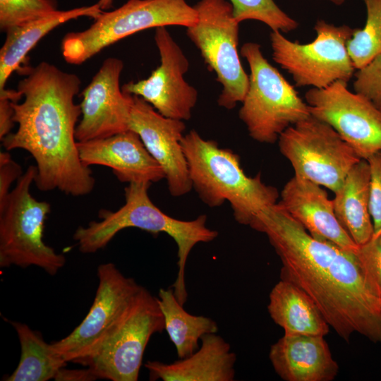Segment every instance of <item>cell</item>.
Returning a JSON list of instances; mask_svg holds the SVG:
<instances>
[{
  "instance_id": "obj_1",
  "label": "cell",
  "mask_w": 381,
  "mask_h": 381,
  "mask_svg": "<svg viewBox=\"0 0 381 381\" xmlns=\"http://www.w3.org/2000/svg\"><path fill=\"white\" fill-rule=\"evenodd\" d=\"M250 226L267 235L282 264L281 279L303 290L339 337L349 341L356 332L381 342V304L355 250L314 238L277 203L261 210Z\"/></svg>"
},
{
  "instance_id": "obj_2",
  "label": "cell",
  "mask_w": 381,
  "mask_h": 381,
  "mask_svg": "<svg viewBox=\"0 0 381 381\" xmlns=\"http://www.w3.org/2000/svg\"><path fill=\"white\" fill-rule=\"evenodd\" d=\"M25 70L17 87L24 99L11 102L18 128L1 140L4 147L31 155L37 168L34 183L40 190H59L74 197L90 193L95 180L80 159L75 138L81 109L74 97L80 78L45 61Z\"/></svg>"
},
{
  "instance_id": "obj_3",
  "label": "cell",
  "mask_w": 381,
  "mask_h": 381,
  "mask_svg": "<svg viewBox=\"0 0 381 381\" xmlns=\"http://www.w3.org/2000/svg\"><path fill=\"white\" fill-rule=\"evenodd\" d=\"M149 182H133L124 188L125 203L116 211L101 210L99 221L87 226H78L73 239L83 253H95L105 248L113 238L126 228H138L152 234L165 233L177 246L178 273L172 289L179 302L184 305L188 293L185 272L188 257L199 243H209L218 236V231L206 226L207 216L193 220H180L162 212L151 200Z\"/></svg>"
},
{
  "instance_id": "obj_4",
  "label": "cell",
  "mask_w": 381,
  "mask_h": 381,
  "mask_svg": "<svg viewBox=\"0 0 381 381\" xmlns=\"http://www.w3.org/2000/svg\"><path fill=\"white\" fill-rule=\"evenodd\" d=\"M192 188L210 207L229 202L235 220L250 226L263 209L277 203L278 190L246 174L239 156L221 148L213 140L204 139L191 130L182 139Z\"/></svg>"
},
{
  "instance_id": "obj_5",
  "label": "cell",
  "mask_w": 381,
  "mask_h": 381,
  "mask_svg": "<svg viewBox=\"0 0 381 381\" xmlns=\"http://www.w3.org/2000/svg\"><path fill=\"white\" fill-rule=\"evenodd\" d=\"M36 174V166H29L0 201V267L35 266L54 276L65 265L66 258L44 241L51 205L36 200L30 192Z\"/></svg>"
},
{
  "instance_id": "obj_6",
  "label": "cell",
  "mask_w": 381,
  "mask_h": 381,
  "mask_svg": "<svg viewBox=\"0 0 381 381\" xmlns=\"http://www.w3.org/2000/svg\"><path fill=\"white\" fill-rule=\"evenodd\" d=\"M240 53L248 64L250 75L239 119L252 139L274 143L286 129L310 116L308 106L265 58L259 44L246 42Z\"/></svg>"
},
{
  "instance_id": "obj_7",
  "label": "cell",
  "mask_w": 381,
  "mask_h": 381,
  "mask_svg": "<svg viewBox=\"0 0 381 381\" xmlns=\"http://www.w3.org/2000/svg\"><path fill=\"white\" fill-rule=\"evenodd\" d=\"M198 13L186 0H128L102 13L86 30L67 33L61 42L66 62L79 65L107 47L136 32L171 25H194Z\"/></svg>"
},
{
  "instance_id": "obj_8",
  "label": "cell",
  "mask_w": 381,
  "mask_h": 381,
  "mask_svg": "<svg viewBox=\"0 0 381 381\" xmlns=\"http://www.w3.org/2000/svg\"><path fill=\"white\" fill-rule=\"evenodd\" d=\"M194 8L198 20L187 28V35L222 85L218 105L232 109L242 102L249 84L238 51L240 23L228 0H200Z\"/></svg>"
},
{
  "instance_id": "obj_9",
  "label": "cell",
  "mask_w": 381,
  "mask_h": 381,
  "mask_svg": "<svg viewBox=\"0 0 381 381\" xmlns=\"http://www.w3.org/2000/svg\"><path fill=\"white\" fill-rule=\"evenodd\" d=\"M315 38L300 44L279 31L270 35L272 59L292 77L297 87L323 88L337 80L348 83L356 68L347 50V42L355 29L318 20Z\"/></svg>"
},
{
  "instance_id": "obj_10",
  "label": "cell",
  "mask_w": 381,
  "mask_h": 381,
  "mask_svg": "<svg viewBox=\"0 0 381 381\" xmlns=\"http://www.w3.org/2000/svg\"><path fill=\"white\" fill-rule=\"evenodd\" d=\"M164 329V319L157 298L141 286L85 366L97 379L136 381L148 341L153 334Z\"/></svg>"
},
{
  "instance_id": "obj_11",
  "label": "cell",
  "mask_w": 381,
  "mask_h": 381,
  "mask_svg": "<svg viewBox=\"0 0 381 381\" xmlns=\"http://www.w3.org/2000/svg\"><path fill=\"white\" fill-rule=\"evenodd\" d=\"M277 141L294 176L333 193L361 159L332 126L311 115L286 129Z\"/></svg>"
},
{
  "instance_id": "obj_12",
  "label": "cell",
  "mask_w": 381,
  "mask_h": 381,
  "mask_svg": "<svg viewBox=\"0 0 381 381\" xmlns=\"http://www.w3.org/2000/svg\"><path fill=\"white\" fill-rule=\"evenodd\" d=\"M97 274L98 286L85 318L68 336L51 343L67 363L85 366L142 286L112 262L99 265Z\"/></svg>"
},
{
  "instance_id": "obj_13",
  "label": "cell",
  "mask_w": 381,
  "mask_h": 381,
  "mask_svg": "<svg viewBox=\"0 0 381 381\" xmlns=\"http://www.w3.org/2000/svg\"><path fill=\"white\" fill-rule=\"evenodd\" d=\"M311 116L329 124L367 160L381 152V109L364 95L350 91L348 83L337 80L305 94Z\"/></svg>"
},
{
  "instance_id": "obj_14",
  "label": "cell",
  "mask_w": 381,
  "mask_h": 381,
  "mask_svg": "<svg viewBox=\"0 0 381 381\" xmlns=\"http://www.w3.org/2000/svg\"><path fill=\"white\" fill-rule=\"evenodd\" d=\"M154 40L159 66L148 78L124 84L122 91L140 97L165 117L189 120L198 97L196 88L184 78L189 61L166 27L156 28Z\"/></svg>"
},
{
  "instance_id": "obj_15",
  "label": "cell",
  "mask_w": 381,
  "mask_h": 381,
  "mask_svg": "<svg viewBox=\"0 0 381 381\" xmlns=\"http://www.w3.org/2000/svg\"><path fill=\"white\" fill-rule=\"evenodd\" d=\"M128 130L135 132L164 171L168 190L180 197L192 190L182 147L184 121L165 117L140 97L131 95Z\"/></svg>"
},
{
  "instance_id": "obj_16",
  "label": "cell",
  "mask_w": 381,
  "mask_h": 381,
  "mask_svg": "<svg viewBox=\"0 0 381 381\" xmlns=\"http://www.w3.org/2000/svg\"><path fill=\"white\" fill-rule=\"evenodd\" d=\"M123 68L121 59L107 58L82 92V118L75 129L78 142L107 138L128 130L131 95L120 87Z\"/></svg>"
},
{
  "instance_id": "obj_17",
  "label": "cell",
  "mask_w": 381,
  "mask_h": 381,
  "mask_svg": "<svg viewBox=\"0 0 381 381\" xmlns=\"http://www.w3.org/2000/svg\"><path fill=\"white\" fill-rule=\"evenodd\" d=\"M77 145L80 159L85 166L107 167L121 182L152 183L165 179L160 165L133 131L78 142Z\"/></svg>"
},
{
  "instance_id": "obj_18",
  "label": "cell",
  "mask_w": 381,
  "mask_h": 381,
  "mask_svg": "<svg viewBox=\"0 0 381 381\" xmlns=\"http://www.w3.org/2000/svg\"><path fill=\"white\" fill-rule=\"evenodd\" d=\"M277 204L314 238L354 251L357 245L337 220L332 200L321 186L294 176L284 185Z\"/></svg>"
},
{
  "instance_id": "obj_19",
  "label": "cell",
  "mask_w": 381,
  "mask_h": 381,
  "mask_svg": "<svg viewBox=\"0 0 381 381\" xmlns=\"http://www.w3.org/2000/svg\"><path fill=\"white\" fill-rule=\"evenodd\" d=\"M269 358L285 381H332L339 372L324 336L284 334L271 346Z\"/></svg>"
},
{
  "instance_id": "obj_20",
  "label": "cell",
  "mask_w": 381,
  "mask_h": 381,
  "mask_svg": "<svg viewBox=\"0 0 381 381\" xmlns=\"http://www.w3.org/2000/svg\"><path fill=\"white\" fill-rule=\"evenodd\" d=\"M202 344L190 356L171 363L147 361L145 364L150 380L233 381L236 354L230 344L219 335L205 334Z\"/></svg>"
},
{
  "instance_id": "obj_21",
  "label": "cell",
  "mask_w": 381,
  "mask_h": 381,
  "mask_svg": "<svg viewBox=\"0 0 381 381\" xmlns=\"http://www.w3.org/2000/svg\"><path fill=\"white\" fill-rule=\"evenodd\" d=\"M98 4L55 13L6 32V37L0 50V92L6 90V83L11 73L20 68L28 53L47 33L61 24L80 17L94 20L102 13Z\"/></svg>"
},
{
  "instance_id": "obj_22",
  "label": "cell",
  "mask_w": 381,
  "mask_h": 381,
  "mask_svg": "<svg viewBox=\"0 0 381 381\" xmlns=\"http://www.w3.org/2000/svg\"><path fill=\"white\" fill-rule=\"evenodd\" d=\"M370 179L369 163L361 159L350 169L332 200L337 220L357 246L374 234L369 211Z\"/></svg>"
},
{
  "instance_id": "obj_23",
  "label": "cell",
  "mask_w": 381,
  "mask_h": 381,
  "mask_svg": "<svg viewBox=\"0 0 381 381\" xmlns=\"http://www.w3.org/2000/svg\"><path fill=\"white\" fill-rule=\"evenodd\" d=\"M269 298L268 313L284 334L325 337L329 333L330 326L316 303L291 282L281 279Z\"/></svg>"
},
{
  "instance_id": "obj_24",
  "label": "cell",
  "mask_w": 381,
  "mask_h": 381,
  "mask_svg": "<svg viewBox=\"0 0 381 381\" xmlns=\"http://www.w3.org/2000/svg\"><path fill=\"white\" fill-rule=\"evenodd\" d=\"M157 301L164 315V329L179 358L188 357L197 351L198 341L203 335L218 332V325L212 319L193 315L185 310L171 288L160 289Z\"/></svg>"
},
{
  "instance_id": "obj_25",
  "label": "cell",
  "mask_w": 381,
  "mask_h": 381,
  "mask_svg": "<svg viewBox=\"0 0 381 381\" xmlns=\"http://www.w3.org/2000/svg\"><path fill=\"white\" fill-rule=\"evenodd\" d=\"M20 345V358L16 370L4 380L47 381L55 378L67 362L47 344L42 335L25 323L11 321Z\"/></svg>"
},
{
  "instance_id": "obj_26",
  "label": "cell",
  "mask_w": 381,
  "mask_h": 381,
  "mask_svg": "<svg viewBox=\"0 0 381 381\" xmlns=\"http://www.w3.org/2000/svg\"><path fill=\"white\" fill-rule=\"evenodd\" d=\"M366 8L364 27L355 29L347 50L356 70L381 54V0H363Z\"/></svg>"
},
{
  "instance_id": "obj_27",
  "label": "cell",
  "mask_w": 381,
  "mask_h": 381,
  "mask_svg": "<svg viewBox=\"0 0 381 381\" xmlns=\"http://www.w3.org/2000/svg\"><path fill=\"white\" fill-rule=\"evenodd\" d=\"M238 23L253 20L265 23L272 31L289 32L298 23L283 11L274 0H229Z\"/></svg>"
},
{
  "instance_id": "obj_28",
  "label": "cell",
  "mask_w": 381,
  "mask_h": 381,
  "mask_svg": "<svg viewBox=\"0 0 381 381\" xmlns=\"http://www.w3.org/2000/svg\"><path fill=\"white\" fill-rule=\"evenodd\" d=\"M56 11V0H0V28L6 32Z\"/></svg>"
},
{
  "instance_id": "obj_29",
  "label": "cell",
  "mask_w": 381,
  "mask_h": 381,
  "mask_svg": "<svg viewBox=\"0 0 381 381\" xmlns=\"http://www.w3.org/2000/svg\"><path fill=\"white\" fill-rule=\"evenodd\" d=\"M355 254L368 285L381 304V233L358 246Z\"/></svg>"
},
{
  "instance_id": "obj_30",
  "label": "cell",
  "mask_w": 381,
  "mask_h": 381,
  "mask_svg": "<svg viewBox=\"0 0 381 381\" xmlns=\"http://www.w3.org/2000/svg\"><path fill=\"white\" fill-rule=\"evenodd\" d=\"M354 77V92L364 95L381 109V54L356 70Z\"/></svg>"
},
{
  "instance_id": "obj_31",
  "label": "cell",
  "mask_w": 381,
  "mask_h": 381,
  "mask_svg": "<svg viewBox=\"0 0 381 381\" xmlns=\"http://www.w3.org/2000/svg\"><path fill=\"white\" fill-rule=\"evenodd\" d=\"M367 161L370 171L369 211L373 235H376L381 233V152L372 155Z\"/></svg>"
},
{
  "instance_id": "obj_32",
  "label": "cell",
  "mask_w": 381,
  "mask_h": 381,
  "mask_svg": "<svg viewBox=\"0 0 381 381\" xmlns=\"http://www.w3.org/2000/svg\"><path fill=\"white\" fill-rule=\"evenodd\" d=\"M20 164L13 161L8 150L0 152V201L11 192L12 183L23 175Z\"/></svg>"
},
{
  "instance_id": "obj_33",
  "label": "cell",
  "mask_w": 381,
  "mask_h": 381,
  "mask_svg": "<svg viewBox=\"0 0 381 381\" xmlns=\"http://www.w3.org/2000/svg\"><path fill=\"white\" fill-rule=\"evenodd\" d=\"M13 109L11 101L6 98H0V140H2L11 133L14 126L13 121Z\"/></svg>"
},
{
  "instance_id": "obj_34",
  "label": "cell",
  "mask_w": 381,
  "mask_h": 381,
  "mask_svg": "<svg viewBox=\"0 0 381 381\" xmlns=\"http://www.w3.org/2000/svg\"><path fill=\"white\" fill-rule=\"evenodd\" d=\"M97 377L93 374L91 369L87 367L86 369H66L61 368L54 380L57 381H92L97 380Z\"/></svg>"
},
{
  "instance_id": "obj_35",
  "label": "cell",
  "mask_w": 381,
  "mask_h": 381,
  "mask_svg": "<svg viewBox=\"0 0 381 381\" xmlns=\"http://www.w3.org/2000/svg\"><path fill=\"white\" fill-rule=\"evenodd\" d=\"M97 4L102 11L107 10L111 8L113 0H99Z\"/></svg>"
},
{
  "instance_id": "obj_36",
  "label": "cell",
  "mask_w": 381,
  "mask_h": 381,
  "mask_svg": "<svg viewBox=\"0 0 381 381\" xmlns=\"http://www.w3.org/2000/svg\"><path fill=\"white\" fill-rule=\"evenodd\" d=\"M327 1L337 6L341 5L345 2V0H327Z\"/></svg>"
}]
</instances>
